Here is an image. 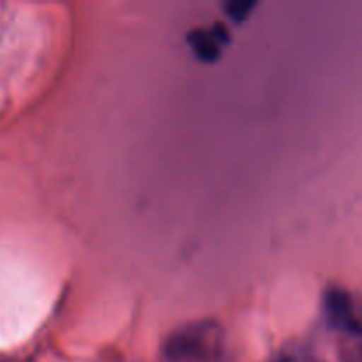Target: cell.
Wrapping results in <instances>:
<instances>
[{
    "instance_id": "1",
    "label": "cell",
    "mask_w": 362,
    "mask_h": 362,
    "mask_svg": "<svg viewBox=\"0 0 362 362\" xmlns=\"http://www.w3.org/2000/svg\"><path fill=\"white\" fill-rule=\"evenodd\" d=\"M325 310H327L329 318H331V322L334 325H338V327L350 332L361 331L359 324H357V320L354 318L352 303H350L349 296H346L343 290H329L327 296H325Z\"/></svg>"
},
{
    "instance_id": "3",
    "label": "cell",
    "mask_w": 362,
    "mask_h": 362,
    "mask_svg": "<svg viewBox=\"0 0 362 362\" xmlns=\"http://www.w3.org/2000/svg\"><path fill=\"white\" fill-rule=\"evenodd\" d=\"M257 7L255 0H230L225 4V13L233 23H244Z\"/></svg>"
},
{
    "instance_id": "2",
    "label": "cell",
    "mask_w": 362,
    "mask_h": 362,
    "mask_svg": "<svg viewBox=\"0 0 362 362\" xmlns=\"http://www.w3.org/2000/svg\"><path fill=\"white\" fill-rule=\"evenodd\" d=\"M187 46L193 49L194 57L200 62L212 64L221 57V46L212 39L211 32L205 28H194L187 34Z\"/></svg>"
},
{
    "instance_id": "4",
    "label": "cell",
    "mask_w": 362,
    "mask_h": 362,
    "mask_svg": "<svg viewBox=\"0 0 362 362\" xmlns=\"http://www.w3.org/2000/svg\"><path fill=\"white\" fill-rule=\"evenodd\" d=\"M209 32H211L212 39H214V41L218 42L219 46H221V45H228V42H230V32L226 30L225 25L216 23L214 27H212Z\"/></svg>"
}]
</instances>
